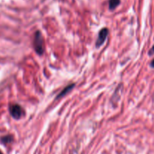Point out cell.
<instances>
[{"instance_id": "1", "label": "cell", "mask_w": 154, "mask_h": 154, "mask_svg": "<svg viewBox=\"0 0 154 154\" xmlns=\"http://www.w3.org/2000/svg\"><path fill=\"white\" fill-rule=\"evenodd\" d=\"M34 48L36 53L39 55H42L44 53V42L42 38V35L39 31L35 33Z\"/></svg>"}, {"instance_id": "8", "label": "cell", "mask_w": 154, "mask_h": 154, "mask_svg": "<svg viewBox=\"0 0 154 154\" xmlns=\"http://www.w3.org/2000/svg\"><path fill=\"white\" fill-rule=\"evenodd\" d=\"M0 154H2V152H1V151H0Z\"/></svg>"}, {"instance_id": "6", "label": "cell", "mask_w": 154, "mask_h": 154, "mask_svg": "<svg viewBox=\"0 0 154 154\" xmlns=\"http://www.w3.org/2000/svg\"><path fill=\"white\" fill-rule=\"evenodd\" d=\"M150 54H154V45H153V48H152L151 51H150Z\"/></svg>"}, {"instance_id": "5", "label": "cell", "mask_w": 154, "mask_h": 154, "mask_svg": "<svg viewBox=\"0 0 154 154\" xmlns=\"http://www.w3.org/2000/svg\"><path fill=\"white\" fill-rule=\"evenodd\" d=\"M120 0H109V8L114 10L120 5Z\"/></svg>"}, {"instance_id": "4", "label": "cell", "mask_w": 154, "mask_h": 154, "mask_svg": "<svg viewBox=\"0 0 154 154\" xmlns=\"http://www.w3.org/2000/svg\"><path fill=\"white\" fill-rule=\"evenodd\" d=\"M74 87H75V85H74V84H72V85L68 86L66 88H65L64 90H63V91L61 92V93H60V94L58 95V96H57V99H58V98H61V97H63V96H66V95L69 92H70L71 90H72V88H73Z\"/></svg>"}, {"instance_id": "2", "label": "cell", "mask_w": 154, "mask_h": 154, "mask_svg": "<svg viewBox=\"0 0 154 154\" xmlns=\"http://www.w3.org/2000/svg\"><path fill=\"white\" fill-rule=\"evenodd\" d=\"M10 113L14 118L18 120V119H20L23 116V111L22 108H21L19 105L14 104V105H11Z\"/></svg>"}, {"instance_id": "3", "label": "cell", "mask_w": 154, "mask_h": 154, "mask_svg": "<svg viewBox=\"0 0 154 154\" xmlns=\"http://www.w3.org/2000/svg\"><path fill=\"white\" fill-rule=\"evenodd\" d=\"M108 34V29L106 28H104L99 32V36H98L97 41H96V47L99 48V47L102 46V45L105 42V39L107 38V36Z\"/></svg>"}, {"instance_id": "7", "label": "cell", "mask_w": 154, "mask_h": 154, "mask_svg": "<svg viewBox=\"0 0 154 154\" xmlns=\"http://www.w3.org/2000/svg\"><path fill=\"white\" fill-rule=\"evenodd\" d=\"M150 65H151V66H152V67L154 68V60H153V61L151 62V63H150Z\"/></svg>"}]
</instances>
